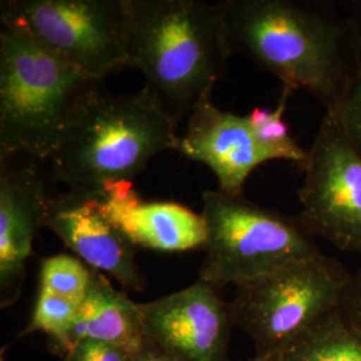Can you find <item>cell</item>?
<instances>
[{"instance_id": "277c9868", "label": "cell", "mask_w": 361, "mask_h": 361, "mask_svg": "<svg viewBox=\"0 0 361 361\" xmlns=\"http://www.w3.org/2000/svg\"><path fill=\"white\" fill-rule=\"evenodd\" d=\"M177 126L147 86L129 95L102 90L50 158L52 174L70 190L102 194L133 182L155 155L177 150Z\"/></svg>"}, {"instance_id": "30bf717a", "label": "cell", "mask_w": 361, "mask_h": 361, "mask_svg": "<svg viewBox=\"0 0 361 361\" xmlns=\"http://www.w3.org/2000/svg\"><path fill=\"white\" fill-rule=\"evenodd\" d=\"M40 225L55 233L91 269L111 276L130 292L145 289L135 261L137 246L107 219L99 194L78 190L47 194Z\"/></svg>"}, {"instance_id": "ba28073f", "label": "cell", "mask_w": 361, "mask_h": 361, "mask_svg": "<svg viewBox=\"0 0 361 361\" xmlns=\"http://www.w3.org/2000/svg\"><path fill=\"white\" fill-rule=\"evenodd\" d=\"M302 169L300 222L312 235L361 256V153L332 113H325Z\"/></svg>"}, {"instance_id": "ac0fdd59", "label": "cell", "mask_w": 361, "mask_h": 361, "mask_svg": "<svg viewBox=\"0 0 361 361\" xmlns=\"http://www.w3.org/2000/svg\"><path fill=\"white\" fill-rule=\"evenodd\" d=\"M326 111L335 116L349 140L361 153V42L355 39L353 67L340 98Z\"/></svg>"}, {"instance_id": "5bb4252c", "label": "cell", "mask_w": 361, "mask_h": 361, "mask_svg": "<svg viewBox=\"0 0 361 361\" xmlns=\"http://www.w3.org/2000/svg\"><path fill=\"white\" fill-rule=\"evenodd\" d=\"M83 340L102 341L129 352L140 348L145 340L138 302L116 290L101 271H92L90 288L71 329L70 349Z\"/></svg>"}, {"instance_id": "7c38bea8", "label": "cell", "mask_w": 361, "mask_h": 361, "mask_svg": "<svg viewBox=\"0 0 361 361\" xmlns=\"http://www.w3.org/2000/svg\"><path fill=\"white\" fill-rule=\"evenodd\" d=\"M177 150L210 169L219 192L229 195H243L247 177L267 162L246 116L221 110L212 97L202 99L188 116Z\"/></svg>"}, {"instance_id": "6da1fadb", "label": "cell", "mask_w": 361, "mask_h": 361, "mask_svg": "<svg viewBox=\"0 0 361 361\" xmlns=\"http://www.w3.org/2000/svg\"><path fill=\"white\" fill-rule=\"evenodd\" d=\"M232 54L305 90L325 109L340 98L353 67L355 38L332 3L300 0H221Z\"/></svg>"}, {"instance_id": "2e32d148", "label": "cell", "mask_w": 361, "mask_h": 361, "mask_svg": "<svg viewBox=\"0 0 361 361\" xmlns=\"http://www.w3.org/2000/svg\"><path fill=\"white\" fill-rule=\"evenodd\" d=\"M293 90L283 86L281 97L274 109L255 107L246 116V121L257 142L258 149L268 161L284 159L304 165L308 150L302 149L290 135L289 128L284 121L288 99Z\"/></svg>"}, {"instance_id": "5b68a950", "label": "cell", "mask_w": 361, "mask_h": 361, "mask_svg": "<svg viewBox=\"0 0 361 361\" xmlns=\"http://www.w3.org/2000/svg\"><path fill=\"white\" fill-rule=\"evenodd\" d=\"M350 276L322 253L237 285L229 310L234 326L253 343V360L277 353L340 312Z\"/></svg>"}, {"instance_id": "8992f818", "label": "cell", "mask_w": 361, "mask_h": 361, "mask_svg": "<svg viewBox=\"0 0 361 361\" xmlns=\"http://www.w3.org/2000/svg\"><path fill=\"white\" fill-rule=\"evenodd\" d=\"M202 202L207 241L198 280L217 289L323 253L300 219L259 207L244 194L207 190Z\"/></svg>"}, {"instance_id": "8fae6325", "label": "cell", "mask_w": 361, "mask_h": 361, "mask_svg": "<svg viewBox=\"0 0 361 361\" xmlns=\"http://www.w3.org/2000/svg\"><path fill=\"white\" fill-rule=\"evenodd\" d=\"M39 161L0 158V305L8 308L22 295L27 259L38 232L46 198Z\"/></svg>"}, {"instance_id": "9a60e30c", "label": "cell", "mask_w": 361, "mask_h": 361, "mask_svg": "<svg viewBox=\"0 0 361 361\" xmlns=\"http://www.w3.org/2000/svg\"><path fill=\"white\" fill-rule=\"evenodd\" d=\"M261 361H361V336L345 322L341 312H337Z\"/></svg>"}, {"instance_id": "9c48e42d", "label": "cell", "mask_w": 361, "mask_h": 361, "mask_svg": "<svg viewBox=\"0 0 361 361\" xmlns=\"http://www.w3.org/2000/svg\"><path fill=\"white\" fill-rule=\"evenodd\" d=\"M138 307L145 337L174 360L231 361L234 324L217 288L198 280Z\"/></svg>"}, {"instance_id": "52a82bcc", "label": "cell", "mask_w": 361, "mask_h": 361, "mask_svg": "<svg viewBox=\"0 0 361 361\" xmlns=\"http://www.w3.org/2000/svg\"><path fill=\"white\" fill-rule=\"evenodd\" d=\"M1 26L25 32L89 77L129 67L126 0H6Z\"/></svg>"}, {"instance_id": "d6986e66", "label": "cell", "mask_w": 361, "mask_h": 361, "mask_svg": "<svg viewBox=\"0 0 361 361\" xmlns=\"http://www.w3.org/2000/svg\"><path fill=\"white\" fill-rule=\"evenodd\" d=\"M131 353L102 341L83 340L70 349L62 361H129Z\"/></svg>"}, {"instance_id": "603a6c76", "label": "cell", "mask_w": 361, "mask_h": 361, "mask_svg": "<svg viewBox=\"0 0 361 361\" xmlns=\"http://www.w3.org/2000/svg\"><path fill=\"white\" fill-rule=\"evenodd\" d=\"M247 361H252V360H247Z\"/></svg>"}, {"instance_id": "e0dca14e", "label": "cell", "mask_w": 361, "mask_h": 361, "mask_svg": "<svg viewBox=\"0 0 361 361\" xmlns=\"http://www.w3.org/2000/svg\"><path fill=\"white\" fill-rule=\"evenodd\" d=\"M92 271L80 258L70 255L44 258L39 271V289L80 305L90 288Z\"/></svg>"}, {"instance_id": "4fadbf2b", "label": "cell", "mask_w": 361, "mask_h": 361, "mask_svg": "<svg viewBox=\"0 0 361 361\" xmlns=\"http://www.w3.org/2000/svg\"><path fill=\"white\" fill-rule=\"evenodd\" d=\"M99 195L107 219L137 247L178 253L205 245V221L189 207L142 201L131 182L113 185Z\"/></svg>"}, {"instance_id": "7a4b0ae2", "label": "cell", "mask_w": 361, "mask_h": 361, "mask_svg": "<svg viewBox=\"0 0 361 361\" xmlns=\"http://www.w3.org/2000/svg\"><path fill=\"white\" fill-rule=\"evenodd\" d=\"M129 67L180 123L226 73L232 55L217 3L126 0Z\"/></svg>"}, {"instance_id": "44dd1931", "label": "cell", "mask_w": 361, "mask_h": 361, "mask_svg": "<svg viewBox=\"0 0 361 361\" xmlns=\"http://www.w3.org/2000/svg\"><path fill=\"white\" fill-rule=\"evenodd\" d=\"M129 361H176L170 357L166 352L157 347L153 341L145 337L142 345L134 350L130 356Z\"/></svg>"}, {"instance_id": "ffe728a7", "label": "cell", "mask_w": 361, "mask_h": 361, "mask_svg": "<svg viewBox=\"0 0 361 361\" xmlns=\"http://www.w3.org/2000/svg\"><path fill=\"white\" fill-rule=\"evenodd\" d=\"M340 312L345 322L361 336V267L350 276Z\"/></svg>"}, {"instance_id": "3957f363", "label": "cell", "mask_w": 361, "mask_h": 361, "mask_svg": "<svg viewBox=\"0 0 361 361\" xmlns=\"http://www.w3.org/2000/svg\"><path fill=\"white\" fill-rule=\"evenodd\" d=\"M94 79L25 32L0 30V158L50 161L91 101Z\"/></svg>"}, {"instance_id": "7402d4cb", "label": "cell", "mask_w": 361, "mask_h": 361, "mask_svg": "<svg viewBox=\"0 0 361 361\" xmlns=\"http://www.w3.org/2000/svg\"><path fill=\"white\" fill-rule=\"evenodd\" d=\"M348 23L353 38L361 42V0L348 3V15L344 16Z\"/></svg>"}]
</instances>
